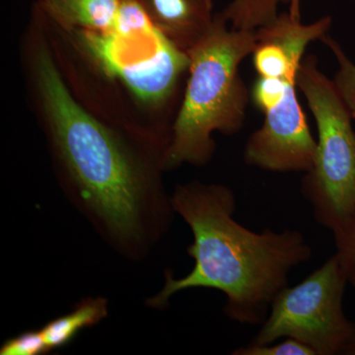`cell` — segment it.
<instances>
[{"mask_svg":"<svg viewBox=\"0 0 355 355\" xmlns=\"http://www.w3.org/2000/svg\"><path fill=\"white\" fill-rule=\"evenodd\" d=\"M349 284L336 254L295 286L275 296L253 345L295 338L315 355L347 354L355 343V323L343 310Z\"/></svg>","mask_w":355,"mask_h":355,"instance_id":"cell-5","label":"cell"},{"mask_svg":"<svg viewBox=\"0 0 355 355\" xmlns=\"http://www.w3.org/2000/svg\"><path fill=\"white\" fill-rule=\"evenodd\" d=\"M234 355H315V352L304 343L295 338H286L277 343L253 345L240 347L232 352Z\"/></svg>","mask_w":355,"mask_h":355,"instance_id":"cell-13","label":"cell"},{"mask_svg":"<svg viewBox=\"0 0 355 355\" xmlns=\"http://www.w3.org/2000/svg\"><path fill=\"white\" fill-rule=\"evenodd\" d=\"M321 41L333 51L338 62L334 84L355 121V64L347 57L340 44L328 34L324 35Z\"/></svg>","mask_w":355,"mask_h":355,"instance_id":"cell-11","label":"cell"},{"mask_svg":"<svg viewBox=\"0 0 355 355\" xmlns=\"http://www.w3.org/2000/svg\"><path fill=\"white\" fill-rule=\"evenodd\" d=\"M153 25L182 50L202 38L214 20V0H135Z\"/></svg>","mask_w":355,"mask_h":355,"instance_id":"cell-7","label":"cell"},{"mask_svg":"<svg viewBox=\"0 0 355 355\" xmlns=\"http://www.w3.org/2000/svg\"><path fill=\"white\" fill-rule=\"evenodd\" d=\"M120 4L121 0H38L37 10L64 32L108 33Z\"/></svg>","mask_w":355,"mask_h":355,"instance_id":"cell-8","label":"cell"},{"mask_svg":"<svg viewBox=\"0 0 355 355\" xmlns=\"http://www.w3.org/2000/svg\"><path fill=\"white\" fill-rule=\"evenodd\" d=\"M301 0H291L289 4V14L296 19H301Z\"/></svg>","mask_w":355,"mask_h":355,"instance_id":"cell-15","label":"cell"},{"mask_svg":"<svg viewBox=\"0 0 355 355\" xmlns=\"http://www.w3.org/2000/svg\"><path fill=\"white\" fill-rule=\"evenodd\" d=\"M108 314V299L101 296L81 299L69 313L40 329L48 352L69 345L81 331L101 323Z\"/></svg>","mask_w":355,"mask_h":355,"instance_id":"cell-9","label":"cell"},{"mask_svg":"<svg viewBox=\"0 0 355 355\" xmlns=\"http://www.w3.org/2000/svg\"><path fill=\"white\" fill-rule=\"evenodd\" d=\"M34 69L65 195L116 253L144 260L176 214L161 176L169 144L128 139L89 114L70 94L44 44Z\"/></svg>","mask_w":355,"mask_h":355,"instance_id":"cell-1","label":"cell"},{"mask_svg":"<svg viewBox=\"0 0 355 355\" xmlns=\"http://www.w3.org/2000/svg\"><path fill=\"white\" fill-rule=\"evenodd\" d=\"M340 261L347 282L355 291V209L347 223L333 233Z\"/></svg>","mask_w":355,"mask_h":355,"instance_id":"cell-12","label":"cell"},{"mask_svg":"<svg viewBox=\"0 0 355 355\" xmlns=\"http://www.w3.org/2000/svg\"><path fill=\"white\" fill-rule=\"evenodd\" d=\"M347 355H355V343L350 347L349 352H347Z\"/></svg>","mask_w":355,"mask_h":355,"instance_id":"cell-16","label":"cell"},{"mask_svg":"<svg viewBox=\"0 0 355 355\" xmlns=\"http://www.w3.org/2000/svg\"><path fill=\"white\" fill-rule=\"evenodd\" d=\"M256 44V31L232 29L219 12L209 31L188 51V83L172 125L165 171L184 164L207 165L216 153L214 133L235 135L244 127L251 94L240 64Z\"/></svg>","mask_w":355,"mask_h":355,"instance_id":"cell-3","label":"cell"},{"mask_svg":"<svg viewBox=\"0 0 355 355\" xmlns=\"http://www.w3.org/2000/svg\"><path fill=\"white\" fill-rule=\"evenodd\" d=\"M291 0H232L220 14L232 29L256 31L279 17L282 4Z\"/></svg>","mask_w":355,"mask_h":355,"instance_id":"cell-10","label":"cell"},{"mask_svg":"<svg viewBox=\"0 0 355 355\" xmlns=\"http://www.w3.org/2000/svg\"><path fill=\"white\" fill-rule=\"evenodd\" d=\"M48 352L41 331H29L6 340L1 355H39Z\"/></svg>","mask_w":355,"mask_h":355,"instance_id":"cell-14","label":"cell"},{"mask_svg":"<svg viewBox=\"0 0 355 355\" xmlns=\"http://www.w3.org/2000/svg\"><path fill=\"white\" fill-rule=\"evenodd\" d=\"M175 212L188 224L193 270L175 279L166 272L165 284L146 305L164 309L170 299L191 288H209L225 295L224 313L245 324H261L273 299L288 286V275L312 258L313 249L297 230L254 232L234 218V191L222 184L193 181L179 184L171 195Z\"/></svg>","mask_w":355,"mask_h":355,"instance_id":"cell-2","label":"cell"},{"mask_svg":"<svg viewBox=\"0 0 355 355\" xmlns=\"http://www.w3.org/2000/svg\"><path fill=\"white\" fill-rule=\"evenodd\" d=\"M317 125L314 162L301 180V193L320 225L331 232L343 227L355 209V132L352 114L331 79L305 55L297 74Z\"/></svg>","mask_w":355,"mask_h":355,"instance_id":"cell-4","label":"cell"},{"mask_svg":"<svg viewBox=\"0 0 355 355\" xmlns=\"http://www.w3.org/2000/svg\"><path fill=\"white\" fill-rule=\"evenodd\" d=\"M77 48L142 104L159 107L176 93L191 57L153 25L130 33L70 32Z\"/></svg>","mask_w":355,"mask_h":355,"instance_id":"cell-6","label":"cell"}]
</instances>
